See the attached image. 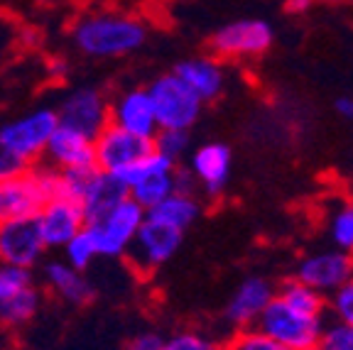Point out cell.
Here are the masks:
<instances>
[{
  "label": "cell",
  "instance_id": "1",
  "mask_svg": "<svg viewBox=\"0 0 353 350\" xmlns=\"http://www.w3.org/2000/svg\"><path fill=\"white\" fill-rule=\"evenodd\" d=\"M72 39L77 50L86 56L110 59V56H125L140 50L148 39V28L143 25V20L125 12H91L74 25Z\"/></svg>",
  "mask_w": 353,
  "mask_h": 350
},
{
  "label": "cell",
  "instance_id": "2",
  "mask_svg": "<svg viewBox=\"0 0 353 350\" xmlns=\"http://www.w3.org/2000/svg\"><path fill=\"white\" fill-rule=\"evenodd\" d=\"M59 196L57 167H30L17 176L0 181V223L34 218L42 206Z\"/></svg>",
  "mask_w": 353,
  "mask_h": 350
},
{
  "label": "cell",
  "instance_id": "3",
  "mask_svg": "<svg viewBox=\"0 0 353 350\" xmlns=\"http://www.w3.org/2000/svg\"><path fill=\"white\" fill-rule=\"evenodd\" d=\"M258 329L263 333L272 336L287 345L290 350H309L321 345V336H324V316H309L290 304L275 296L270 301V307L265 309L263 316L258 321Z\"/></svg>",
  "mask_w": 353,
  "mask_h": 350
},
{
  "label": "cell",
  "instance_id": "4",
  "mask_svg": "<svg viewBox=\"0 0 353 350\" xmlns=\"http://www.w3.org/2000/svg\"><path fill=\"white\" fill-rule=\"evenodd\" d=\"M160 130H189L201 118L204 101L176 76L174 72L154 79L148 86Z\"/></svg>",
  "mask_w": 353,
  "mask_h": 350
},
{
  "label": "cell",
  "instance_id": "5",
  "mask_svg": "<svg viewBox=\"0 0 353 350\" xmlns=\"http://www.w3.org/2000/svg\"><path fill=\"white\" fill-rule=\"evenodd\" d=\"M174 169L176 162L152 150L148 157H143L140 162L128 167L125 172H121L118 179L125 181L128 189H130V196L150 211V208L165 201L170 194H174Z\"/></svg>",
  "mask_w": 353,
  "mask_h": 350
},
{
  "label": "cell",
  "instance_id": "6",
  "mask_svg": "<svg viewBox=\"0 0 353 350\" xmlns=\"http://www.w3.org/2000/svg\"><path fill=\"white\" fill-rule=\"evenodd\" d=\"M145 218H148V208L140 206L132 196H128L105 218H101L99 223H88L86 228L94 236L101 258H123L138 236Z\"/></svg>",
  "mask_w": 353,
  "mask_h": 350
},
{
  "label": "cell",
  "instance_id": "7",
  "mask_svg": "<svg viewBox=\"0 0 353 350\" xmlns=\"http://www.w3.org/2000/svg\"><path fill=\"white\" fill-rule=\"evenodd\" d=\"M275 42V30L265 20L245 17L228 22L211 34V52L219 59H255L263 56Z\"/></svg>",
  "mask_w": 353,
  "mask_h": 350
},
{
  "label": "cell",
  "instance_id": "8",
  "mask_svg": "<svg viewBox=\"0 0 353 350\" xmlns=\"http://www.w3.org/2000/svg\"><path fill=\"white\" fill-rule=\"evenodd\" d=\"M182 238H184V230L148 216L145 223L140 225L135 240L128 247L125 260L138 272L150 274L174 258V252L182 245Z\"/></svg>",
  "mask_w": 353,
  "mask_h": 350
},
{
  "label": "cell",
  "instance_id": "9",
  "mask_svg": "<svg viewBox=\"0 0 353 350\" xmlns=\"http://www.w3.org/2000/svg\"><path fill=\"white\" fill-rule=\"evenodd\" d=\"M57 127H59V110L37 108L17 121L6 123L0 127V135L22 159H28L32 165L34 159L47 154V145Z\"/></svg>",
  "mask_w": 353,
  "mask_h": 350
},
{
  "label": "cell",
  "instance_id": "10",
  "mask_svg": "<svg viewBox=\"0 0 353 350\" xmlns=\"http://www.w3.org/2000/svg\"><path fill=\"white\" fill-rule=\"evenodd\" d=\"M59 123L96 140L110 125V103L96 88H74L59 105Z\"/></svg>",
  "mask_w": 353,
  "mask_h": 350
},
{
  "label": "cell",
  "instance_id": "11",
  "mask_svg": "<svg viewBox=\"0 0 353 350\" xmlns=\"http://www.w3.org/2000/svg\"><path fill=\"white\" fill-rule=\"evenodd\" d=\"M154 150L152 140L132 135V132L123 130V127L110 123L99 137H96V165L101 172L108 174H121L128 167H132L135 162H140L143 157H148Z\"/></svg>",
  "mask_w": 353,
  "mask_h": 350
},
{
  "label": "cell",
  "instance_id": "12",
  "mask_svg": "<svg viewBox=\"0 0 353 350\" xmlns=\"http://www.w3.org/2000/svg\"><path fill=\"white\" fill-rule=\"evenodd\" d=\"M294 277L302 279L304 285L314 287L321 294L331 296L339 287H343L348 279H353V252L346 250H321L312 252L299 260Z\"/></svg>",
  "mask_w": 353,
  "mask_h": 350
},
{
  "label": "cell",
  "instance_id": "13",
  "mask_svg": "<svg viewBox=\"0 0 353 350\" xmlns=\"http://www.w3.org/2000/svg\"><path fill=\"white\" fill-rule=\"evenodd\" d=\"M44 245L37 218H20L0 223V265L32 269L42 260Z\"/></svg>",
  "mask_w": 353,
  "mask_h": 350
},
{
  "label": "cell",
  "instance_id": "14",
  "mask_svg": "<svg viewBox=\"0 0 353 350\" xmlns=\"http://www.w3.org/2000/svg\"><path fill=\"white\" fill-rule=\"evenodd\" d=\"M34 218H37L39 233H42V240L47 247H64L88 225L81 203L66 196H57L47 201Z\"/></svg>",
  "mask_w": 353,
  "mask_h": 350
},
{
  "label": "cell",
  "instance_id": "15",
  "mask_svg": "<svg viewBox=\"0 0 353 350\" xmlns=\"http://www.w3.org/2000/svg\"><path fill=\"white\" fill-rule=\"evenodd\" d=\"M275 296L277 291L272 282H268L265 277H245L228 299L223 316L238 329H253V326H258L263 311L270 307V301Z\"/></svg>",
  "mask_w": 353,
  "mask_h": 350
},
{
  "label": "cell",
  "instance_id": "16",
  "mask_svg": "<svg viewBox=\"0 0 353 350\" xmlns=\"http://www.w3.org/2000/svg\"><path fill=\"white\" fill-rule=\"evenodd\" d=\"M110 123L132 135L154 140V135L160 132V123L154 115L152 96L148 88H130L118 96V101L110 103Z\"/></svg>",
  "mask_w": 353,
  "mask_h": 350
},
{
  "label": "cell",
  "instance_id": "17",
  "mask_svg": "<svg viewBox=\"0 0 353 350\" xmlns=\"http://www.w3.org/2000/svg\"><path fill=\"white\" fill-rule=\"evenodd\" d=\"M231 147L223 143H206L194 150V154L189 157V167L196 174L199 186L209 196H219L226 189L228 176H231Z\"/></svg>",
  "mask_w": 353,
  "mask_h": 350
},
{
  "label": "cell",
  "instance_id": "18",
  "mask_svg": "<svg viewBox=\"0 0 353 350\" xmlns=\"http://www.w3.org/2000/svg\"><path fill=\"white\" fill-rule=\"evenodd\" d=\"M47 157H50L52 167H57V169H66V167H94L96 140H91L83 132L59 123L50 145H47Z\"/></svg>",
  "mask_w": 353,
  "mask_h": 350
},
{
  "label": "cell",
  "instance_id": "19",
  "mask_svg": "<svg viewBox=\"0 0 353 350\" xmlns=\"http://www.w3.org/2000/svg\"><path fill=\"white\" fill-rule=\"evenodd\" d=\"M172 72L204 103L219 99L223 93V86H226V74H223V66L216 56H189V59L179 61Z\"/></svg>",
  "mask_w": 353,
  "mask_h": 350
},
{
  "label": "cell",
  "instance_id": "20",
  "mask_svg": "<svg viewBox=\"0 0 353 350\" xmlns=\"http://www.w3.org/2000/svg\"><path fill=\"white\" fill-rule=\"evenodd\" d=\"M128 196H130V189H128L125 181L118 179L116 174H108V172H99L96 181L91 184V189H88L81 201L86 223H99Z\"/></svg>",
  "mask_w": 353,
  "mask_h": 350
},
{
  "label": "cell",
  "instance_id": "21",
  "mask_svg": "<svg viewBox=\"0 0 353 350\" xmlns=\"http://www.w3.org/2000/svg\"><path fill=\"white\" fill-rule=\"evenodd\" d=\"M44 279H47V285L57 291L64 301L69 304H88V301L94 299L96 291L91 287L86 277L81 274V269L72 267V265L66 262H47L44 265Z\"/></svg>",
  "mask_w": 353,
  "mask_h": 350
},
{
  "label": "cell",
  "instance_id": "22",
  "mask_svg": "<svg viewBox=\"0 0 353 350\" xmlns=\"http://www.w3.org/2000/svg\"><path fill=\"white\" fill-rule=\"evenodd\" d=\"M201 214V206L194 198V194H182L174 192L165 198L162 203H157L154 208H150L148 216L150 218H157L162 223H170L179 230H187L189 225H194V220Z\"/></svg>",
  "mask_w": 353,
  "mask_h": 350
},
{
  "label": "cell",
  "instance_id": "23",
  "mask_svg": "<svg viewBox=\"0 0 353 350\" xmlns=\"http://www.w3.org/2000/svg\"><path fill=\"white\" fill-rule=\"evenodd\" d=\"M277 296H280L285 304H290L292 309H297V311H302V313H309V316H324V311L329 309L326 294H321L314 287L304 285L302 279H297V277L285 282V285L280 287V291H277Z\"/></svg>",
  "mask_w": 353,
  "mask_h": 350
},
{
  "label": "cell",
  "instance_id": "24",
  "mask_svg": "<svg viewBox=\"0 0 353 350\" xmlns=\"http://www.w3.org/2000/svg\"><path fill=\"white\" fill-rule=\"evenodd\" d=\"M39 309V291L32 287L15 294L0 299V326H8V329H17L22 323H28L30 318L37 313Z\"/></svg>",
  "mask_w": 353,
  "mask_h": 350
},
{
  "label": "cell",
  "instance_id": "25",
  "mask_svg": "<svg viewBox=\"0 0 353 350\" xmlns=\"http://www.w3.org/2000/svg\"><path fill=\"white\" fill-rule=\"evenodd\" d=\"M99 167H66L59 169V196L74 198L81 203L86 192L91 189V184L99 176Z\"/></svg>",
  "mask_w": 353,
  "mask_h": 350
},
{
  "label": "cell",
  "instance_id": "26",
  "mask_svg": "<svg viewBox=\"0 0 353 350\" xmlns=\"http://www.w3.org/2000/svg\"><path fill=\"white\" fill-rule=\"evenodd\" d=\"M329 238L334 247L353 252V198L346 201L329 220Z\"/></svg>",
  "mask_w": 353,
  "mask_h": 350
},
{
  "label": "cell",
  "instance_id": "27",
  "mask_svg": "<svg viewBox=\"0 0 353 350\" xmlns=\"http://www.w3.org/2000/svg\"><path fill=\"white\" fill-rule=\"evenodd\" d=\"M99 255V247H96V240L91 236V230L83 228L79 236H74L72 240L64 245V258L66 262L77 269H86L88 265L94 262V258Z\"/></svg>",
  "mask_w": 353,
  "mask_h": 350
},
{
  "label": "cell",
  "instance_id": "28",
  "mask_svg": "<svg viewBox=\"0 0 353 350\" xmlns=\"http://www.w3.org/2000/svg\"><path fill=\"white\" fill-rule=\"evenodd\" d=\"M152 143L157 152L179 165V159L189 152V130H160Z\"/></svg>",
  "mask_w": 353,
  "mask_h": 350
},
{
  "label": "cell",
  "instance_id": "29",
  "mask_svg": "<svg viewBox=\"0 0 353 350\" xmlns=\"http://www.w3.org/2000/svg\"><path fill=\"white\" fill-rule=\"evenodd\" d=\"M231 350H290V348L282 345L280 340H275L272 336L263 333L258 326H253V329H241V333L233 338Z\"/></svg>",
  "mask_w": 353,
  "mask_h": 350
},
{
  "label": "cell",
  "instance_id": "30",
  "mask_svg": "<svg viewBox=\"0 0 353 350\" xmlns=\"http://www.w3.org/2000/svg\"><path fill=\"white\" fill-rule=\"evenodd\" d=\"M32 287V272L28 267L15 265H0V299Z\"/></svg>",
  "mask_w": 353,
  "mask_h": 350
},
{
  "label": "cell",
  "instance_id": "31",
  "mask_svg": "<svg viewBox=\"0 0 353 350\" xmlns=\"http://www.w3.org/2000/svg\"><path fill=\"white\" fill-rule=\"evenodd\" d=\"M321 345L326 350H353V323L336 321L329 323L321 336Z\"/></svg>",
  "mask_w": 353,
  "mask_h": 350
},
{
  "label": "cell",
  "instance_id": "32",
  "mask_svg": "<svg viewBox=\"0 0 353 350\" xmlns=\"http://www.w3.org/2000/svg\"><path fill=\"white\" fill-rule=\"evenodd\" d=\"M329 311L336 321L353 323V279H348L329 296Z\"/></svg>",
  "mask_w": 353,
  "mask_h": 350
},
{
  "label": "cell",
  "instance_id": "33",
  "mask_svg": "<svg viewBox=\"0 0 353 350\" xmlns=\"http://www.w3.org/2000/svg\"><path fill=\"white\" fill-rule=\"evenodd\" d=\"M162 350H219V345L201 333L184 331V333H176V336H172L170 340H165Z\"/></svg>",
  "mask_w": 353,
  "mask_h": 350
},
{
  "label": "cell",
  "instance_id": "34",
  "mask_svg": "<svg viewBox=\"0 0 353 350\" xmlns=\"http://www.w3.org/2000/svg\"><path fill=\"white\" fill-rule=\"evenodd\" d=\"M28 169H30L28 159H22L20 154L3 140V135H0V181L10 179V176H17Z\"/></svg>",
  "mask_w": 353,
  "mask_h": 350
},
{
  "label": "cell",
  "instance_id": "35",
  "mask_svg": "<svg viewBox=\"0 0 353 350\" xmlns=\"http://www.w3.org/2000/svg\"><path fill=\"white\" fill-rule=\"evenodd\" d=\"M162 345H165V338H162L160 333L145 331V333L132 336L123 350H162Z\"/></svg>",
  "mask_w": 353,
  "mask_h": 350
},
{
  "label": "cell",
  "instance_id": "36",
  "mask_svg": "<svg viewBox=\"0 0 353 350\" xmlns=\"http://www.w3.org/2000/svg\"><path fill=\"white\" fill-rule=\"evenodd\" d=\"M199 179L196 174L192 172V167H184V165H176L174 169V192H182V194H194L196 189Z\"/></svg>",
  "mask_w": 353,
  "mask_h": 350
},
{
  "label": "cell",
  "instance_id": "37",
  "mask_svg": "<svg viewBox=\"0 0 353 350\" xmlns=\"http://www.w3.org/2000/svg\"><path fill=\"white\" fill-rule=\"evenodd\" d=\"M336 113L346 121H353V96H341L336 101Z\"/></svg>",
  "mask_w": 353,
  "mask_h": 350
},
{
  "label": "cell",
  "instance_id": "38",
  "mask_svg": "<svg viewBox=\"0 0 353 350\" xmlns=\"http://www.w3.org/2000/svg\"><path fill=\"white\" fill-rule=\"evenodd\" d=\"M50 74H52V79L61 81V79L69 76V64H66L64 59H52L50 61Z\"/></svg>",
  "mask_w": 353,
  "mask_h": 350
},
{
  "label": "cell",
  "instance_id": "39",
  "mask_svg": "<svg viewBox=\"0 0 353 350\" xmlns=\"http://www.w3.org/2000/svg\"><path fill=\"white\" fill-rule=\"evenodd\" d=\"M309 8H312V0H287L285 10L292 12V15H297V12H307Z\"/></svg>",
  "mask_w": 353,
  "mask_h": 350
},
{
  "label": "cell",
  "instance_id": "40",
  "mask_svg": "<svg viewBox=\"0 0 353 350\" xmlns=\"http://www.w3.org/2000/svg\"><path fill=\"white\" fill-rule=\"evenodd\" d=\"M312 3H319V0H312ZM329 3H353V0H329Z\"/></svg>",
  "mask_w": 353,
  "mask_h": 350
},
{
  "label": "cell",
  "instance_id": "41",
  "mask_svg": "<svg viewBox=\"0 0 353 350\" xmlns=\"http://www.w3.org/2000/svg\"><path fill=\"white\" fill-rule=\"evenodd\" d=\"M309 350H326L324 345H316V348H309Z\"/></svg>",
  "mask_w": 353,
  "mask_h": 350
},
{
  "label": "cell",
  "instance_id": "42",
  "mask_svg": "<svg viewBox=\"0 0 353 350\" xmlns=\"http://www.w3.org/2000/svg\"><path fill=\"white\" fill-rule=\"evenodd\" d=\"M32 3H39V6H42V3H50V0H32Z\"/></svg>",
  "mask_w": 353,
  "mask_h": 350
}]
</instances>
